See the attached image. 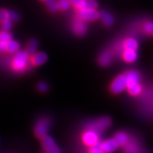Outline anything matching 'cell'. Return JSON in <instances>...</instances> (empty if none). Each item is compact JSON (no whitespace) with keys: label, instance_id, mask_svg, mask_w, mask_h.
Here are the masks:
<instances>
[{"label":"cell","instance_id":"30","mask_svg":"<svg viewBox=\"0 0 153 153\" xmlns=\"http://www.w3.org/2000/svg\"><path fill=\"white\" fill-rule=\"evenodd\" d=\"M38 89L41 91V92H46L48 89V85L44 82L39 83L38 85Z\"/></svg>","mask_w":153,"mask_h":153},{"label":"cell","instance_id":"10","mask_svg":"<svg viewBox=\"0 0 153 153\" xmlns=\"http://www.w3.org/2000/svg\"><path fill=\"white\" fill-rule=\"evenodd\" d=\"M73 30L74 32L78 35V36H83L87 32V26L85 21L81 20V18H77L74 20L73 22Z\"/></svg>","mask_w":153,"mask_h":153},{"label":"cell","instance_id":"20","mask_svg":"<svg viewBox=\"0 0 153 153\" xmlns=\"http://www.w3.org/2000/svg\"><path fill=\"white\" fill-rule=\"evenodd\" d=\"M46 5L50 12L56 13L59 10L56 0H46Z\"/></svg>","mask_w":153,"mask_h":153},{"label":"cell","instance_id":"27","mask_svg":"<svg viewBox=\"0 0 153 153\" xmlns=\"http://www.w3.org/2000/svg\"><path fill=\"white\" fill-rule=\"evenodd\" d=\"M1 26H2L4 31H8V30H10L13 27V23L10 20H6L1 22Z\"/></svg>","mask_w":153,"mask_h":153},{"label":"cell","instance_id":"8","mask_svg":"<svg viewBox=\"0 0 153 153\" xmlns=\"http://www.w3.org/2000/svg\"><path fill=\"white\" fill-rule=\"evenodd\" d=\"M99 149L104 153H112L119 147L114 139H109L99 144Z\"/></svg>","mask_w":153,"mask_h":153},{"label":"cell","instance_id":"1","mask_svg":"<svg viewBox=\"0 0 153 153\" xmlns=\"http://www.w3.org/2000/svg\"><path fill=\"white\" fill-rule=\"evenodd\" d=\"M29 61L28 55L25 51L17 52L12 61V67L16 72H22L27 67Z\"/></svg>","mask_w":153,"mask_h":153},{"label":"cell","instance_id":"5","mask_svg":"<svg viewBox=\"0 0 153 153\" xmlns=\"http://www.w3.org/2000/svg\"><path fill=\"white\" fill-rule=\"evenodd\" d=\"M127 88L124 74L119 75L110 85V91L113 94H119Z\"/></svg>","mask_w":153,"mask_h":153},{"label":"cell","instance_id":"6","mask_svg":"<svg viewBox=\"0 0 153 153\" xmlns=\"http://www.w3.org/2000/svg\"><path fill=\"white\" fill-rule=\"evenodd\" d=\"M42 145L45 153H61L58 145L49 136H45L42 139Z\"/></svg>","mask_w":153,"mask_h":153},{"label":"cell","instance_id":"22","mask_svg":"<svg viewBox=\"0 0 153 153\" xmlns=\"http://www.w3.org/2000/svg\"><path fill=\"white\" fill-rule=\"evenodd\" d=\"M12 40V35L7 31H0V42L8 43L10 41Z\"/></svg>","mask_w":153,"mask_h":153},{"label":"cell","instance_id":"2","mask_svg":"<svg viewBox=\"0 0 153 153\" xmlns=\"http://www.w3.org/2000/svg\"><path fill=\"white\" fill-rule=\"evenodd\" d=\"M111 124H112V121L109 117H101L89 124L88 130L99 134V132H102L108 129Z\"/></svg>","mask_w":153,"mask_h":153},{"label":"cell","instance_id":"26","mask_svg":"<svg viewBox=\"0 0 153 153\" xmlns=\"http://www.w3.org/2000/svg\"><path fill=\"white\" fill-rule=\"evenodd\" d=\"M9 20H10L11 22H17L20 20V16L17 13L10 10L9 11Z\"/></svg>","mask_w":153,"mask_h":153},{"label":"cell","instance_id":"11","mask_svg":"<svg viewBox=\"0 0 153 153\" xmlns=\"http://www.w3.org/2000/svg\"><path fill=\"white\" fill-rule=\"evenodd\" d=\"M99 18L106 26H112L114 23V18L111 13L107 11H101L99 13Z\"/></svg>","mask_w":153,"mask_h":153},{"label":"cell","instance_id":"12","mask_svg":"<svg viewBox=\"0 0 153 153\" xmlns=\"http://www.w3.org/2000/svg\"><path fill=\"white\" fill-rule=\"evenodd\" d=\"M114 140L117 143L118 146H123L124 147L129 142V136L125 132H118L115 135Z\"/></svg>","mask_w":153,"mask_h":153},{"label":"cell","instance_id":"21","mask_svg":"<svg viewBox=\"0 0 153 153\" xmlns=\"http://www.w3.org/2000/svg\"><path fill=\"white\" fill-rule=\"evenodd\" d=\"M57 5H58V9L62 11L67 10L71 7V2L69 0H59L57 1Z\"/></svg>","mask_w":153,"mask_h":153},{"label":"cell","instance_id":"17","mask_svg":"<svg viewBox=\"0 0 153 153\" xmlns=\"http://www.w3.org/2000/svg\"><path fill=\"white\" fill-rule=\"evenodd\" d=\"M37 49H38V42L35 39H31L28 42L27 47V54L28 56L32 57L34 55L36 54Z\"/></svg>","mask_w":153,"mask_h":153},{"label":"cell","instance_id":"19","mask_svg":"<svg viewBox=\"0 0 153 153\" xmlns=\"http://www.w3.org/2000/svg\"><path fill=\"white\" fill-rule=\"evenodd\" d=\"M139 147L138 145L134 142L131 141L124 146V152L125 153H138Z\"/></svg>","mask_w":153,"mask_h":153},{"label":"cell","instance_id":"9","mask_svg":"<svg viewBox=\"0 0 153 153\" xmlns=\"http://www.w3.org/2000/svg\"><path fill=\"white\" fill-rule=\"evenodd\" d=\"M124 76L127 88H129L131 87H133L139 84L140 75L136 71H128L127 73H126V74H124Z\"/></svg>","mask_w":153,"mask_h":153},{"label":"cell","instance_id":"23","mask_svg":"<svg viewBox=\"0 0 153 153\" xmlns=\"http://www.w3.org/2000/svg\"><path fill=\"white\" fill-rule=\"evenodd\" d=\"M128 89V91L131 94V95H134V96H136V95H138L141 92V90H142V87L140 84L138 85H136L133 87H131Z\"/></svg>","mask_w":153,"mask_h":153},{"label":"cell","instance_id":"25","mask_svg":"<svg viewBox=\"0 0 153 153\" xmlns=\"http://www.w3.org/2000/svg\"><path fill=\"white\" fill-rule=\"evenodd\" d=\"M98 3L95 0H86L85 4V9L88 10H96Z\"/></svg>","mask_w":153,"mask_h":153},{"label":"cell","instance_id":"18","mask_svg":"<svg viewBox=\"0 0 153 153\" xmlns=\"http://www.w3.org/2000/svg\"><path fill=\"white\" fill-rule=\"evenodd\" d=\"M20 49V45L17 42L13 40L10 41L7 45H6V51L8 52V53H17Z\"/></svg>","mask_w":153,"mask_h":153},{"label":"cell","instance_id":"28","mask_svg":"<svg viewBox=\"0 0 153 153\" xmlns=\"http://www.w3.org/2000/svg\"><path fill=\"white\" fill-rule=\"evenodd\" d=\"M6 20H9V11L5 9L0 10V22Z\"/></svg>","mask_w":153,"mask_h":153},{"label":"cell","instance_id":"29","mask_svg":"<svg viewBox=\"0 0 153 153\" xmlns=\"http://www.w3.org/2000/svg\"><path fill=\"white\" fill-rule=\"evenodd\" d=\"M144 30L149 34H152L153 32V25L152 22H148L144 26Z\"/></svg>","mask_w":153,"mask_h":153},{"label":"cell","instance_id":"32","mask_svg":"<svg viewBox=\"0 0 153 153\" xmlns=\"http://www.w3.org/2000/svg\"><path fill=\"white\" fill-rule=\"evenodd\" d=\"M42 1H46V0H42Z\"/></svg>","mask_w":153,"mask_h":153},{"label":"cell","instance_id":"16","mask_svg":"<svg viewBox=\"0 0 153 153\" xmlns=\"http://www.w3.org/2000/svg\"><path fill=\"white\" fill-rule=\"evenodd\" d=\"M112 62V55L109 52H105L101 55L99 58V64L102 67H107Z\"/></svg>","mask_w":153,"mask_h":153},{"label":"cell","instance_id":"24","mask_svg":"<svg viewBox=\"0 0 153 153\" xmlns=\"http://www.w3.org/2000/svg\"><path fill=\"white\" fill-rule=\"evenodd\" d=\"M71 2V5H73L75 8L77 10H82L85 9V4L86 0H69Z\"/></svg>","mask_w":153,"mask_h":153},{"label":"cell","instance_id":"31","mask_svg":"<svg viewBox=\"0 0 153 153\" xmlns=\"http://www.w3.org/2000/svg\"><path fill=\"white\" fill-rule=\"evenodd\" d=\"M89 153H104L100 149H99V145L98 146H95V147L91 148V149L89 150Z\"/></svg>","mask_w":153,"mask_h":153},{"label":"cell","instance_id":"13","mask_svg":"<svg viewBox=\"0 0 153 153\" xmlns=\"http://www.w3.org/2000/svg\"><path fill=\"white\" fill-rule=\"evenodd\" d=\"M47 55L45 53H38L34 55L31 59V63L34 66H40L46 62Z\"/></svg>","mask_w":153,"mask_h":153},{"label":"cell","instance_id":"4","mask_svg":"<svg viewBox=\"0 0 153 153\" xmlns=\"http://www.w3.org/2000/svg\"><path fill=\"white\" fill-rule=\"evenodd\" d=\"M49 128V121L46 118H43L38 121L34 127V134L38 138L42 139L47 136V132Z\"/></svg>","mask_w":153,"mask_h":153},{"label":"cell","instance_id":"14","mask_svg":"<svg viewBox=\"0 0 153 153\" xmlns=\"http://www.w3.org/2000/svg\"><path fill=\"white\" fill-rule=\"evenodd\" d=\"M123 47L124 48V50H134L136 51L138 48V43L134 38H127L123 42Z\"/></svg>","mask_w":153,"mask_h":153},{"label":"cell","instance_id":"15","mask_svg":"<svg viewBox=\"0 0 153 153\" xmlns=\"http://www.w3.org/2000/svg\"><path fill=\"white\" fill-rule=\"evenodd\" d=\"M123 58L126 62H133L137 58V51L134 50H124L123 53Z\"/></svg>","mask_w":153,"mask_h":153},{"label":"cell","instance_id":"3","mask_svg":"<svg viewBox=\"0 0 153 153\" xmlns=\"http://www.w3.org/2000/svg\"><path fill=\"white\" fill-rule=\"evenodd\" d=\"M83 142L89 147L98 146L99 144V135L95 131L88 130L84 133L82 136Z\"/></svg>","mask_w":153,"mask_h":153},{"label":"cell","instance_id":"7","mask_svg":"<svg viewBox=\"0 0 153 153\" xmlns=\"http://www.w3.org/2000/svg\"><path fill=\"white\" fill-rule=\"evenodd\" d=\"M79 18L84 21H93L99 18V13L96 10L82 9L79 10Z\"/></svg>","mask_w":153,"mask_h":153}]
</instances>
